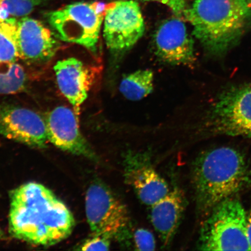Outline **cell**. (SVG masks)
Wrapping results in <instances>:
<instances>
[{"mask_svg": "<svg viewBox=\"0 0 251 251\" xmlns=\"http://www.w3.org/2000/svg\"><path fill=\"white\" fill-rule=\"evenodd\" d=\"M2 232L1 230H0V238L2 237Z\"/></svg>", "mask_w": 251, "mask_h": 251, "instance_id": "24", "label": "cell"}, {"mask_svg": "<svg viewBox=\"0 0 251 251\" xmlns=\"http://www.w3.org/2000/svg\"><path fill=\"white\" fill-rule=\"evenodd\" d=\"M9 233L19 240L51 246L68 238L75 226L73 215L54 193L30 182L10 193Z\"/></svg>", "mask_w": 251, "mask_h": 251, "instance_id": "1", "label": "cell"}, {"mask_svg": "<svg viewBox=\"0 0 251 251\" xmlns=\"http://www.w3.org/2000/svg\"><path fill=\"white\" fill-rule=\"evenodd\" d=\"M207 121L213 133L251 137V84L225 91L212 107Z\"/></svg>", "mask_w": 251, "mask_h": 251, "instance_id": "7", "label": "cell"}, {"mask_svg": "<svg viewBox=\"0 0 251 251\" xmlns=\"http://www.w3.org/2000/svg\"><path fill=\"white\" fill-rule=\"evenodd\" d=\"M145 24L139 4L132 0L110 3L103 25V37L112 51H127L144 35Z\"/></svg>", "mask_w": 251, "mask_h": 251, "instance_id": "8", "label": "cell"}, {"mask_svg": "<svg viewBox=\"0 0 251 251\" xmlns=\"http://www.w3.org/2000/svg\"><path fill=\"white\" fill-rule=\"evenodd\" d=\"M183 15L207 51L221 54L235 45L246 31L251 5L247 0H196Z\"/></svg>", "mask_w": 251, "mask_h": 251, "instance_id": "3", "label": "cell"}, {"mask_svg": "<svg viewBox=\"0 0 251 251\" xmlns=\"http://www.w3.org/2000/svg\"><path fill=\"white\" fill-rule=\"evenodd\" d=\"M49 141L57 148L97 161L98 157L80 130L78 115L65 106L52 110L45 118Z\"/></svg>", "mask_w": 251, "mask_h": 251, "instance_id": "11", "label": "cell"}, {"mask_svg": "<svg viewBox=\"0 0 251 251\" xmlns=\"http://www.w3.org/2000/svg\"><path fill=\"white\" fill-rule=\"evenodd\" d=\"M135 246L139 251H153L155 250L156 242L152 233L144 228L138 229L134 232Z\"/></svg>", "mask_w": 251, "mask_h": 251, "instance_id": "20", "label": "cell"}, {"mask_svg": "<svg viewBox=\"0 0 251 251\" xmlns=\"http://www.w3.org/2000/svg\"><path fill=\"white\" fill-rule=\"evenodd\" d=\"M153 89V74L150 70H140L126 75L119 90L126 99L139 101L151 93Z\"/></svg>", "mask_w": 251, "mask_h": 251, "instance_id": "16", "label": "cell"}, {"mask_svg": "<svg viewBox=\"0 0 251 251\" xmlns=\"http://www.w3.org/2000/svg\"><path fill=\"white\" fill-rule=\"evenodd\" d=\"M247 235L251 250V207L247 212Z\"/></svg>", "mask_w": 251, "mask_h": 251, "instance_id": "23", "label": "cell"}, {"mask_svg": "<svg viewBox=\"0 0 251 251\" xmlns=\"http://www.w3.org/2000/svg\"><path fill=\"white\" fill-rule=\"evenodd\" d=\"M88 224L94 235L125 241L130 237V220L126 206L100 182L90 185L86 195Z\"/></svg>", "mask_w": 251, "mask_h": 251, "instance_id": "5", "label": "cell"}, {"mask_svg": "<svg viewBox=\"0 0 251 251\" xmlns=\"http://www.w3.org/2000/svg\"><path fill=\"white\" fill-rule=\"evenodd\" d=\"M123 166L126 183L146 205H152L170 191L167 182L153 167L149 153L129 151L124 156Z\"/></svg>", "mask_w": 251, "mask_h": 251, "instance_id": "10", "label": "cell"}, {"mask_svg": "<svg viewBox=\"0 0 251 251\" xmlns=\"http://www.w3.org/2000/svg\"><path fill=\"white\" fill-rule=\"evenodd\" d=\"M0 64H1V63H0Z\"/></svg>", "mask_w": 251, "mask_h": 251, "instance_id": "26", "label": "cell"}, {"mask_svg": "<svg viewBox=\"0 0 251 251\" xmlns=\"http://www.w3.org/2000/svg\"><path fill=\"white\" fill-rule=\"evenodd\" d=\"M153 39L155 54L162 61L177 65H191L195 61L193 40L179 19L163 22Z\"/></svg>", "mask_w": 251, "mask_h": 251, "instance_id": "12", "label": "cell"}, {"mask_svg": "<svg viewBox=\"0 0 251 251\" xmlns=\"http://www.w3.org/2000/svg\"><path fill=\"white\" fill-rule=\"evenodd\" d=\"M26 83V74L20 64L16 61L0 64V94L23 92Z\"/></svg>", "mask_w": 251, "mask_h": 251, "instance_id": "17", "label": "cell"}, {"mask_svg": "<svg viewBox=\"0 0 251 251\" xmlns=\"http://www.w3.org/2000/svg\"><path fill=\"white\" fill-rule=\"evenodd\" d=\"M16 39L19 58L29 62L50 60L59 47L51 30L39 21L27 17L18 20Z\"/></svg>", "mask_w": 251, "mask_h": 251, "instance_id": "13", "label": "cell"}, {"mask_svg": "<svg viewBox=\"0 0 251 251\" xmlns=\"http://www.w3.org/2000/svg\"><path fill=\"white\" fill-rule=\"evenodd\" d=\"M193 182L198 211L207 216L223 201L251 186V168L240 151L218 147L197 157Z\"/></svg>", "mask_w": 251, "mask_h": 251, "instance_id": "2", "label": "cell"}, {"mask_svg": "<svg viewBox=\"0 0 251 251\" xmlns=\"http://www.w3.org/2000/svg\"><path fill=\"white\" fill-rule=\"evenodd\" d=\"M202 251H251L247 235V212L234 196L212 209L204 222L199 243Z\"/></svg>", "mask_w": 251, "mask_h": 251, "instance_id": "4", "label": "cell"}, {"mask_svg": "<svg viewBox=\"0 0 251 251\" xmlns=\"http://www.w3.org/2000/svg\"><path fill=\"white\" fill-rule=\"evenodd\" d=\"M54 70L59 90L78 115L80 106L87 98L92 85L93 72L75 58L58 61Z\"/></svg>", "mask_w": 251, "mask_h": 251, "instance_id": "14", "label": "cell"}, {"mask_svg": "<svg viewBox=\"0 0 251 251\" xmlns=\"http://www.w3.org/2000/svg\"><path fill=\"white\" fill-rule=\"evenodd\" d=\"M185 206L186 200L183 191L176 187L151 206V221L164 247L172 243L180 224Z\"/></svg>", "mask_w": 251, "mask_h": 251, "instance_id": "15", "label": "cell"}, {"mask_svg": "<svg viewBox=\"0 0 251 251\" xmlns=\"http://www.w3.org/2000/svg\"><path fill=\"white\" fill-rule=\"evenodd\" d=\"M18 20L10 18L0 23V63L15 62L19 58L17 39Z\"/></svg>", "mask_w": 251, "mask_h": 251, "instance_id": "18", "label": "cell"}, {"mask_svg": "<svg viewBox=\"0 0 251 251\" xmlns=\"http://www.w3.org/2000/svg\"><path fill=\"white\" fill-rule=\"evenodd\" d=\"M111 239L100 235H94L80 245L77 250L108 251L111 245Z\"/></svg>", "mask_w": 251, "mask_h": 251, "instance_id": "21", "label": "cell"}, {"mask_svg": "<svg viewBox=\"0 0 251 251\" xmlns=\"http://www.w3.org/2000/svg\"><path fill=\"white\" fill-rule=\"evenodd\" d=\"M0 134L34 148H46L49 141L45 118L14 105H0Z\"/></svg>", "mask_w": 251, "mask_h": 251, "instance_id": "9", "label": "cell"}, {"mask_svg": "<svg viewBox=\"0 0 251 251\" xmlns=\"http://www.w3.org/2000/svg\"><path fill=\"white\" fill-rule=\"evenodd\" d=\"M104 16L92 3L78 2L47 14V21L63 42L77 44L95 53Z\"/></svg>", "mask_w": 251, "mask_h": 251, "instance_id": "6", "label": "cell"}, {"mask_svg": "<svg viewBox=\"0 0 251 251\" xmlns=\"http://www.w3.org/2000/svg\"><path fill=\"white\" fill-rule=\"evenodd\" d=\"M248 2L250 3V4L251 5V0H247Z\"/></svg>", "mask_w": 251, "mask_h": 251, "instance_id": "25", "label": "cell"}, {"mask_svg": "<svg viewBox=\"0 0 251 251\" xmlns=\"http://www.w3.org/2000/svg\"><path fill=\"white\" fill-rule=\"evenodd\" d=\"M44 0H0V23L10 18L27 17Z\"/></svg>", "mask_w": 251, "mask_h": 251, "instance_id": "19", "label": "cell"}, {"mask_svg": "<svg viewBox=\"0 0 251 251\" xmlns=\"http://www.w3.org/2000/svg\"><path fill=\"white\" fill-rule=\"evenodd\" d=\"M144 1H153L162 3L170 8L174 13L178 17L183 15L184 12L187 9L184 0H144Z\"/></svg>", "mask_w": 251, "mask_h": 251, "instance_id": "22", "label": "cell"}]
</instances>
